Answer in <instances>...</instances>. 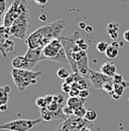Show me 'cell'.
<instances>
[{
	"instance_id": "obj_1",
	"label": "cell",
	"mask_w": 129,
	"mask_h": 131,
	"mask_svg": "<svg viewBox=\"0 0 129 131\" xmlns=\"http://www.w3.org/2000/svg\"><path fill=\"white\" fill-rule=\"evenodd\" d=\"M66 25H67L66 20L60 19L49 24H47L45 26L39 27L35 31L30 33L25 39L28 49H34L38 48H44L53 38H59Z\"/></svg>"
},
{
	"instance_id": "obj_2",
	"label": "cell",
	"mask_w": 129,
	"mask_h": 131,
	"mask_svg": "<svg viewBox=\"0 0 129 131\" xmlns=\"http://www.w3.org/2000/svg\"><path fill=\"white\" fill-rule=\"evenodd\" d=\"M41 75H42L41 72H34L31 70L13 69V68L11 70V76L13 82L16 85L19 92L24 91L30 85L36 84L38 77H40Z\"/></svg>"
},
{
	"instance_id": "obj_3",
	"label": "cell",
	"mask_w": 129,
	"mask_h": 131,
	"mask_svg": "<svg viewBox=\"0 0 129 131\" xmlns=\"http://www.w3.org/2000/svg\"><path fill=\"white\" fill-rule=\"evenodd\" d=\"M29 27V7H27L21 15L15 20L12 26L9 28L11 36L19 38V39H26V33Z\"/></svg>"
},
{
	"instance_id": "obj_4",
	"label": "cell",
	"mask_w": 129,
	"mask_h": 131,
	"mask_svg": "<svg viewBox=\"0 0 129 131\" xmlns=\"http://www.w3.org/2000/svg\"><path fill=\"white\" fill-rule=\"evenodd\" d=\"M28 7L27 0H14L8 10L6 11L3 18V25L7 28H10L15 20L21 15V13Z\"/></svg>"
},
{
	"instance_id": "obj_5",
	"label": "cell",
	"mask_w": 129,
	"mask_h": 131,
	"mask_svg": "<svg viewBox=\"0 0 129 131\" xmlns=\"http://www.w3.org/2000/svg\"><path fill=\"white\" fill-rule=\"evenodd\" d=\"M42 121L41 118L38 119H17L10 121L8 123H4L0 125V129L8 131H28L33 128L35 125L39 124Z\"/></svg>"
},
{
	"instance_id": "obj_6",
	"label": "cell",
	"mask_w": 129,
	"mask_h": 131,
	"mask_svg": "<svg viewBox=\"0 0 129 131\" xmlns=\"http://www.w3.org/2000/svg\"><path fill=\"white\" fill-rule=\"evenodd\" d=\"M25 59V69L24 70H31L37 65L40 61H45V57L42 56V48L38 49H28L27 52L24 54Z\"/></svg>"
},
{
	"instance_id": "obj_7",
	"label": "cell",
	"mask_w": 129,
	"mask_h": 131,
	"mask_svg": "<svg viewBox=\"0 0 129 131\" xmlns=\"http://www.w3.org/2000/svg\"><path fill=\"white\" fill-rule=\"evenodd\" d=\"M80 37L81 35L79 31H75L73 34H71L69 36H60L61 42L63 45V48H64V51H66V54L68 57L69 63L72 60V57H73V53H74V48L77 45V40Z\"/></svg>"
},
{
	"instance_id": "obj_8",
	"label": "cell",
	"mask_w": 129,
	"mask_h": 131,
	"mask_svg": "<svg viewBox=\"0 0 129 131\" xmlns=\"http://www.w3.org/2000/svg\"><path fill=\"white\" fill-rule=\"evenodd\" d=\"M63 49V45L61 42L60 37L53 38L50 42H48L46 47L42 48V56L46 60L52 61Z\"/></svg>"
},
{
	"instance_id": "obj_9",
	"label": "cell",
	"mask_w": 129,
	"mask_h": 131,
	"mask_svg": "<svg viewBox=\"0 0 129 131\" xmlns=\"http://www.w3.org/2000/svg\"><path fill=\"white\" fill-rule=\"evenodd\" d=\"M89 79L92 83L93 87L97 90H102L105 84L109 82H113L112 78L104 75L101 72H94V71H91V70H90V73H89Z\"/></svg>"
},
{
	"instance_id": "obj_10",
	"label": "cell",
	"mask_w": 129,
	"mask_h": 131,
	"mask_svg": "<svg viewBox=\"0 0 129 131\" xmlns=\"http://www.w3.org/2000/svg\"><path fill=\"white\" fill-rule=\"evenodd\" d=\"M11 36L10 34V30L9 28L5 27L4 25L0 26V52L2 53V56L4 58H7V54L5 53V50H4V47H5V43L8 39H10L9 37Z\"/></svg>"
},
{
	"instance_id": "obj_11",
	"label": "cell",
	"mask_w": 129,
	"mask_h": 131,
	"mask_svg": "<svg viewBox=\"0 0 129 131\" xmlns=\"http://www.w3.org/2000/svg\"><path fill=\"white\" fill-rule=\"evenodd\" d=\"M116 71H117V68H116V65L113 62H106L100 68V72L103 73L104 75L110 77V78H113L117 74Z\"/></svg>"
},
{
	"instance_id": "obj_12",
	"label": "cell",
	"mask_w": 129,
	"mask_h": 131,
	"mask_svg": "<svg viewBox=\"0 0 129 131\" xmlns=\"http://www.w3.org/2000/svg\"><path fill=\"white\" fill-rule=\"evenodd\" d=\"M75 74V83L72 85L73 88H78L79 90H84V89H89L90 84L87 81L86 77L82 76L78 73H74Z\"/></svg>"
},
{
	"instance_id": "obj_13",
	"label": "cell",
	"mask_w": 129,
	"mask_h": 131,
	"mask_svg": "<svg viewBox=\"0 0 129 131\" xmlns=\"http://www.w3.org/2000/svg\"><path fill=\"white\" fill-rule=\"evenodd\" d=\"M107 33L113 40H116L119 36V24L116 22H110L107 25Z\"/></svg>"
},
{
	"instance_id": "obj_14",
	"label": "cell",
	"mask_w": 129,
	"mask_h": 131,
	"mask_svg": "<svg viewBox=\"0 0 129 131\" xmlns=\"http://www.w3.org/2000/svg\"><path fill=\"white\" fill-rule=\"evenodd\" d=\"M85 99H82L80 97H70L67 101V105L69 107H71L72 109H74V111L79 108L81 106H84L85 104Z\"/></svg>"
},
{
	"instance_id": "obj_15",
	"label": "cell",
	"mask_w": 129,
	"mask_h": 131,
	"mask_svg": "<svg viewBox=\"0 0 129 131\" xmlns=\"http://www.w3.org/2000/svg\"><path fill=\"white\" fill-rule=\"evenodd\" d=\"M10 91H11V89H10L9 86L0 87V106H2V105H7Z\"/></svg>"
},
{
	"instance_id": "obj_16",
	"label": "cell",
	"mask_w": 129,
	"mask_h": 131,
	"mask_svg": "<svg viewBox=\"0 0 129 131\" xmlns=\"http://www.w3.org/2000/svg\"><path fill=\"white\" fill-rule=\"evenodd\" d=\"M74 119H75V116L68 117V119L64 120V122L59 125V127L57 128L56 131H70L71 128H72V126H73Z\"/></svg>"
},
{
	"instance_id": "obj_17",
	"label": "cell",
	"mask_w": 129,
	"mask_h": 131,
	"mask_svg": "<svg viewBox=\"0 0 129 131\" xmlns=\"http://www.w3.org/2000/svg\"><path fill=\"white\" fill-rule=\"evenodd\" d=\"M12 68L13 69H25V59L24 56H17L12 60Z\"/></svg>"
},
{
	"instance_id": "obj_18",
	"label": "cell",
	"mask_w": 129,
	"mask_h": 131,
	"mask_svg": "<svg viewBox=\"0 0 129 131\" xmlns=\"http://www.w3.org/2000/svg\"><path fill=\"white\" fill-rule=\"evenodd\" d=\"M39 111H40V116H41V119H42V120H45V121H51V120H55L52 112H50L47 107L39 109Z\"/></svg>"
},
{
	"instance_id": "obj_19",
	"label": "cell",
	"mask_w": 129,
	"mask_h": 131,
	"mask_svg": "<svg viewBox=\"0 0 129 131\" xmlns=\"http://www.w3.org/2000/svg\"><path fill=\"white\" fill-rule=\"evenodd\" d=\"M118 53H119L118 49L114 48V47H112V46H109V47H108V49H107V50H106V52H105L106 57H107V58H109V59H111V60L115 59V58H117Z\"/></svg>"
},
{
	"instance_id": "obj_20",
	"label": "cell",
	"mask_w": 129,
	"mask_h": 131,
	"mask_svg": "<svg viewBox=\"0 0 129 131\" xmlns=\"http://www.w3.org/2000/svg\"><path fill=\"white\" fill-rule=\"evenodd\" d=\"M14 48H15V43L13 40L11 39H8L5 43V47H4V50H5V53L7 54V52H13L14 50Z\"/></svg>"
},
{
	"instance_id": "obj_21",
	"label": "cell",
	"mask_w": 129,
	"mask_h": 131,
	"mask_svg": "<svg viewBox=\"0 0 129 131\" xmlns=\"http://www.w3.org/2000/svg\"><path fill=\"white\" fill-rule=\"evenodd\" d=\"M85 119L89 122H92V121H95L97 119V113L96 111L94 110H87V113L85 115Z\"/></svg>"
},
{
	"instance_id": "obj_22",
	"label": "cell",
	"mask_w": 129,
	"mask_h": 131,
	"mask_svg": "<svg viewBox=\"0 0 129 131\" xmlns=\"http://www.w3.org/2000/svg\"><path fill=\"white\" fill-rule=\"evenodd\" d=\"M35 104H36V106H37L39 109L48 107V101H47V98H46V96H45V97H39V98L36 99V101H35Z\"/></svg>"
},
{
	"instance_id": "obj_23",
	"label": "cell",
	"mask_w": 129,
	"mask_h": 131,
	"mask_svg": "<svg viewBox=\"0 0 129 131\" xmlns=\"http://www.w3.org/2000/svg\"><path fill=\"white\" fill-rule=\"evenodd\" d=\"M86 113H87L86 108H85L84 106H81V107L77 108V109L75 110L74 115H75L76 117H79V118H85V115H86Z\"/></svg>"
},
{
	"instance_id": "obj_24",
	"label": "cell",
	"mask_w": 129,
	"mask_h": 131,
	"mask_svg": "<svg viewBox=\"0 0 129 131\" xmlns=\"http://www.w3.org/2000/svg\"><path fill=\"white\" fill-rule=\"evenodd\" d=\"M124 87L122 85H119V84H114V90H113V93L118 95L119 97H121L123 95V92H124Z\"/></svg>"
},
{
	"instance_id": "obj_25",
	"label": "cell",
	"mask_w": 129,
	"mask_h": 131,
	"mask_svg": "<svg viewBox=\"0 0 129 131\" xmlns=\"http://www.w3.org/2000/svg\"><path fill=\"white\" fill-rule=\"evenodd\" d=\"M58 77L60 78V79H62V80H66L67 78H69L70 77V73L68 72V70L67 69H64V68H62V69H60L59 71H58Z\"/></svg>"
},
{
	"instance_id": "obj_26",
	"label": "cell",
	"mask_w": 129,
	"mask_h": 131,
	"mask_svg": "<svg viewBox=\"0 0 129 131\" xmlns=\"http://www.w3.org/2000/svg\"><path fill=\"white\" fill-rule=\"evenodd\" d=\"M109 46H110V45L107 43L106 41H99V42L97 43V49H98V51H100V52H104V53H105Z\"/></svg>"
},
{
	"instance_id": "obj_27",
	"label": "cell",
	"mask_w": 129,
	"mask_h": 131,
	"mask_svg": "<svg viewBox=\"0 0 129 131\" xmlns=\"http://www.w3.org/2000/svg\"><path fill=\"white\" fill-rule=\"evenodd\" d=\"M102 90H103V91H105V92H106L107 94H109V95H110V94H112L113 90H114V83L109 82V83H107V84H105Z\"/></svg>"
},
{
	"instance_id": "obj_28",
	"label": "cell",
	"mask_w": 129,
	"mask_h": 131,
	"mask_svg": "<svg viewBox=\"0 0 129 131\" xmlns=\"http://www.w3.org/2000/svg\"><path fill=\"white\" fill-rule=\"evenodd\" d=\"M77 45H78V47H79L82 50H85V51L89 48V46H88V43L86 42V40H85L84 38H82V37H80V38L77 40Z\"/></svg>"
},
{
	"instance_id": "obj_29",
	"label": "cell",
	"mask_w": 129,
	"mask_h": 131,
	"mask_svg": "<svg viewBox=\"0 0 129 131\" xmlns=\"http://www.w3.org/2000/svg\"><path fill=\"white\" fill-rule=\"evenodd\" d=\"M112 81L114 84H119V85H121L122 83L124 82V79H123V77H122L120 74H116L112 78Z\"/></svg>"
},
{
	"instance_id": "obj_30",
	"label": "cell",
	"mask_w": 129,
	"mask_h": 131,
	"mask_svg": "<svg viewBox=\"0 0 129 131\" xmlns=\"http://www.w3.org/2000/svg\"><path fill=\"white\" fill-rule=\"evenodd\" d=\"M74 109H72L71 107H69L67 104H66V106L64 107V115L67 116V117H71V116H74Z\"/></svg>"
},
{
	"instance_id": "obj_31",
	"label": "cell",
	"mask_w": 129,
	"mask_h": 131,
	"mask_svg": "<svg viewBox=\"0 0 129 131\" xmlns=\"http://www.w3.org/2000/svg\"><path fill=\"white\" fill-rule=\"evenodd\" d=\"M6 13V0H0V16Z\"/></svg>"
},
{
	"instance_id": "obj_32",
	"label": "cell",
	"mask_w": 129,
	"mask_h": 131,
	"mask_svg": "<svg viewBox=\"0 0 129 131\" xmlns=\"http://www.w3.org/2000/svg\"><path fill=\"white\" fill-rule=\"evenodd\" d=\"M53 100H55L56 102H58L59 104H61V105H64V96L61 95V94L53 95Z\"/></svg>"
},
{
	"instance_id": "obj_33",
	"label": "cell",
	"mask_w": 129,
	"mask_h": 131,
	"mask_svg": "<svg viewBox=\"0 0 129 131\" xmlns=\"http://www.w3.org/2000/svg\"><path fill=\"white\" fill-rule=\"evenodd\" d=\"M89 95H90L89 89H84V90H81L80 91V95H79V97L86 100V99L89 97Z\"/></svg>"
},
{
	"instance_id": "obj_34",
	"label": "cell",
	"mask_w": 129,
	"mask_h": 131,
	"mask_svg": "<svg viewBox=\"0 0 129 131\" xmlns=\"http://www.w3.org/2000/svg\"><path fill=\"white\" fill-rule=\"evenodd\" d=\"M80 91L78 88H73L72 87V90H71V92L69 93V95H70V97H79V95H80Z\"/></svg>"
},
{
	"instance_id": "obj_35",
	"label": "cell",
	"mask_w": 129,
	"mask_h": 131,
	"mask_svg": "<svg viewBox=\"0 0 129 131\" xmlns=\"http://www.w3.org/2000/svg\"><path fill=\"white\" fill-rule=\"evenodd\" d=\"M62 90H63L64 93H68V94H69V93L71 92V90H72V85L67 84L66 82H64L63 86H62Z\"/></svg>"
},
{
	"instance_id": "obj_36",
	"label": "cell",
	"mask_w": 129,
	"mask_h": 131,
	"mask_svg": "<svg viewBox=\"0 0 129 131\" xmlns=\"http://www.w3.org/2000/svg\"><path fill=\"white\" fill-rule=\"evenodd\" d=\"M64 82L67 83V84H70V85H73V84L75 83V74L73 73L72 75H70V77H69V78H67V79L64 80Z\"/></svg>"
},
{
	"instance_id": "obj_37",
	"label": "cell",
	"mask_w": 129,
	"mask_h": 131,
	"mask_svg": "<svg viewBox=\"0 0 129 131\" xmlns=\"http://www.w3.org/2000/svg\"><path fill=\"white\" fill-rule=\"evenodd\" d=\"M34 2H35L37 5H41V6H45L46 4H48V0H34Z\"/></svg>"
},
{
	"instance_id": "obj_38",
	"label": "cell",
	"mask_w": 129,
	"mask_h": 131,
	"mask_svg": "<svg viewBox=\"0 0 129 131\" xmlns=\"http://www.w3.org/2000/svg\"><path fill=\"white\" fill-rule=\"evenodd\" d=\"M123 37H124V39H125L127 42H129V29H128V30H126V31L124 32V34H123Z\"/></svg>"
},
{
	"instance_id": "obj_39",
	"label": "cell",
	"mask_w": 129,
	"mask_h": 131,
	"mask_svg": "<svg viewBox=\"0 0 129 131\" xmlns=\"http://www.w3.org/2000/svg\"><path fill=\"white\" fill-rule=\"evenodd\" d=\"M85 30H86L88 33L92 32V31H93V26H91V25H87V27L85 28Z\"/></svg>"
},
{
	"instance_id": "obj_40",
	"label": "cell",
	"mask_w": 129,
	"mask_h": 131,
	"mask_svg": "<svg viewBox=\"0 0 129 131\" xmlns=\"http://www.w3.org/2000/svg\"><path fill=\"white\" fill-rule=\"evenodd\" d=\"M7 110V105H2V106H0V111L1 112H4V111H6Z\"/></svg>"
},
{
	"instance_id": "obj_41",
	"label": "cell",
	"mask_w": 129,
	"mask_h": 131,
	"mask_svg": "<svg viewBox=\"0 0 129 131\" xmlns=\"http://www.w3.org/2000/svg\"><path fill=\"white\" fill-rule=\"evenodd\" d=\"M79 26H80V28H82V29H85V28L87 27L86 23H84V22H80V23H79Z\"/></svg>"
},
{
	"instance_id": "obj_42",
	"label": "cell",
	"mask_w": 129,
	"mask_h": 131,
	"mask_svg": "<svg viewBox=\"0 0 129 131\" xmlns=\"http://www.w3.org/2000/svg\"><path fill=\"white\" fill-rule=\"evenodd\" d=\"M121 85H122V86H123L125 89H126V88H129V82H126V81H124V82L122 83Z\"/></svg>"
},
{
	"instance_id": "obj_43",
	"label": "cell",
	"mask_w": 129,
	"mask_h": 131,
	"mask_svg": "<svg viewBox=\"0 0 129 131\" xmlns=\"http://www.w3.org/2000/svg\"><path fill=\"white\" fill-rule=\"evenodd\" d=\"M110 46H112V47H114V48H116V49H118V47H119L118 42H117V41H115V40L113 41V42L111 43V45H110Z\"/></svg>"
},
{
	"instance_id": "obj_44",
	"label": "cell",
	"mask_w": 129,
	"mask_h": 131,
	"mask_svg": "<svg viewBox=\"0 0 129 131\" xmlns=\"http://www.w3.org/2000/svg\"><path fill=\"white\" fill-rule=\"evenodd\" d=\"M110 96H111L112 98L116 99V100H118V99H120V97H119L118 95H116V94H114V93H112V94H110Z\"/></svg>"
},
{
	"instance_id": "obj_45",
	"label": "cell",
	"mask_w": 129,
	"mask_h": 131,
	"mask_svg": "<svg viewBox=\"0 0 129 131\" xmlns=\"http://www.w3.org/2000/svg\"><path fill=\"white\" fill-rule=\"evenodd\" d=\"M81 131H93V130H92L91 128H89V127H87V126H86V127H84Z\"/></svg>"
},
{
	"instance_id": "obj_46",
	"label": "cell",
	"mask_w": 129,
	"mask_h": 131,
	"mask_svg": "<svg viewBox=\"0 0 129 131\" xmlns=\"http://www.w3.org/2000/svg\"><path fill=\"white\" fill-rule=\"evenodd\" d=\"M2 25H3V19L0 16V26H2Z\"/></svg>"
},
{
	"instance_id": "obj_47",
	"label": "cell",
	"mask_w": 129,
	"mask_h": 131,
	"mask_svg": "<svg viewBox=\"0 0 129 131\" xmlns=\"http://www.w3.org/2000/svg\"><path fill=\"white\" fill-rule=\"evenodd\" d=\"M39 18H40V19H44V20H46V16H45V15H41V16H39Z\"/></svg>"
},
{
	"instance_id": "obj_48",
	"label": "cell",
	"mask_w": 129,
	"mask_h": 131,
	"mask_svg": "<svg viewBox=\"0 0 129 131\" xmlns=\"http://www.w3.org/2000/svg\"><path fill=\"white\" fill-rule=\"evenodd\" d=\"M125 1H129V0H125Z\"/></svg>"
},
{
	"instance_id": "obj_49",
	"label": "cell",
	"mask_w": 129,
	"mask_h": 131,
	"mask_svg": "<svg viewBox=\"0 0 129 131\" xmlns=\"http://www.w3.org/2000/svg\"><path fill=\"white\" fill-rule=\"evenodd\" d=\"M33 1H34V0H33Z\"/></svg>"
},
{
	"instance_id": "obj_50",
	"label": "cell",
	"mask_w": 129,
	"mask_h": 131,
	"mask_svg": "<svg viewBox=\"0 0 129 131\" xmlns=\"http://www.w3.org/2000/svg\"><path fill=\"white\" fill-rule=\"evenodd\" d=\"M0 112H1V111H0Z\"/></svg>"
}]
</instances>
